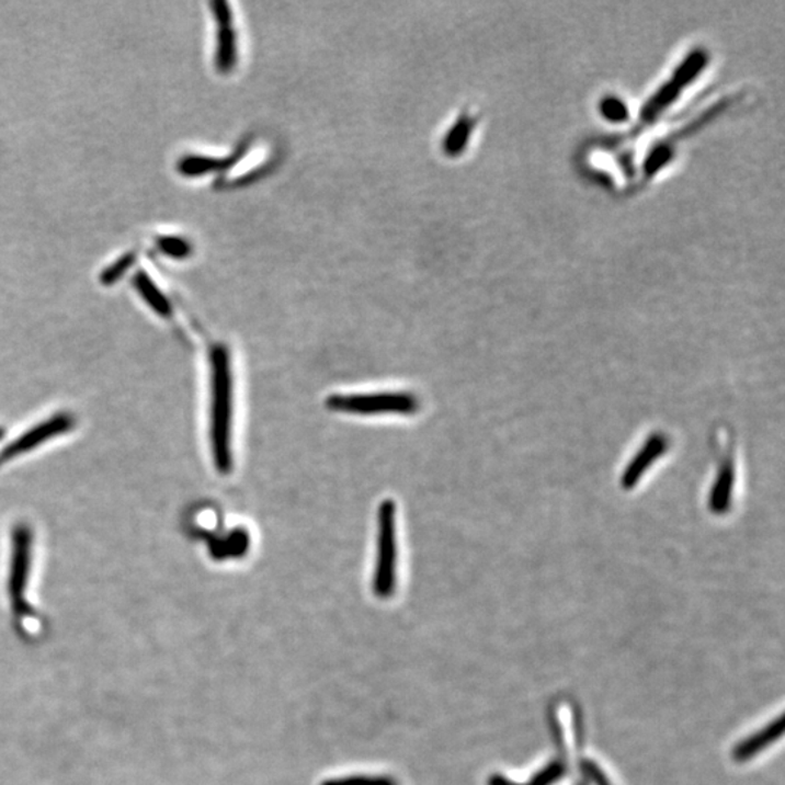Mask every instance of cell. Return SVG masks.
Masks as SVG:
<instances>
[{
    "instance_id": "6da1fadb",
    "label": "cell",
    "mask_w": 785,
    "mask_h": 785,
    "mask_svg": "<svg viewBox=\"0 0 785 785\" xmlns=\"http://www.w3.org/2000/svg\"><path fill=\"white\" fill-rule=\"evenodd\" d=\"M208 441L214 468L220 475L234 470L235 382L231 352L226 343L209 348Z\"/></svg>"
},
{
    "instance_id": "7a4b0ae2",
    "label": "cell",
    "mask_w": 785,
    "mask_h": 785,
    "mask_svg": "<svg viewBox=\"0 0 785 785\" xmlns=\"http://www.w3.org/2000/svg\"><path fill=\"white\" fill-rule=\"evenodd\" d=\"M35 561V533L33 526L20 521L9 534L7 593L15 618H33L34 606L29 601Z\"/></svg>"
},
{
    "instance_id": "3957f363",
    "label": "cell",
    "mask_w": 785,
    "mask_h": 785,
    "mask_svg": "<svg viewBox=\"0 0 785 785\" xmlns=\"http://www.w3.org/2000/svg\"><path fill=\"white\" fill-rule=\"evenodd\" d=\"M76 425H78V419L67 410L48 414L42 421L26 428L8 444L0 445V468L7 467L8 464L16 462V459L30 456V453L46 447L52 444V441L64 439L75 431Z\"/></svg>"
},
{
    "instance_id": "277c9868",
    "label": "cell",
    "mask_w": 785,
    "mask_h": 785,
    "mask_svg": "<svg viewBox=\"0 0 785 785\" xmlns=\"http://www.w3.org/2000/svg\"><path fill=\"white\" fill-rule=\"evenodd\" d=\"M214 22L213 64L218 75H234L242 61V31L234 3H212Z\"/></svg>"
},
{
    "instance_id": "5b68a950",
    "label": "cell",
    "mask_w": 785,
    "mask_h": 785,
    "mask_svg": "<svg viewBox=\"0 0 785 785\" xmlns=\"http://www.w3.org/2000/svg\"><path fill=\"white\" fill-rule=\"evenodd\" d=\"M397 573V521L396 505L391 499L382 502L377 512V559L373 589L378 598H389L395 592Z\"/></svg>"
},
{
    "instance_id": "8992f818",
    "label": "cell",
    "mask_w": 785,
    "mask_h": 785,
    "mask_svg": "<svg viewBox=\"0 0 785 785\" xmlns=\"http://www.w3.org/2000/svg\"><path fill=\"white\" fill-rule=\"evenodd\" d=\"M333 412L374 417V414H412L419 409V400L410 392L382 391L359 395H333L327 400Z\"/></svg>"
},
{
    "instance_id": "52a82bcc",
    "label": "cell",
    "mask_w": 785,
    "mask_h": 785,
    "mask_svg": "<svg viewBox=\"0 0 785 785\" xmlns=\"http://www.w3.org/2000/svg\"><path fill=\"white\" fill-rule=\"evenodd\" d=\"M476 118L471 114H459L456 122L452 124L441 136L440 150L445 158L454 159L464 153L471 134L475 132Z\"/></svg>"
},
{
    "instance_id": "ba28073f",
    "label": "cell",
    "mask_w": 785,
    "mask_h": 785,
    "mask_svg": "<svg viewBox=\"0 0 785 785\" xmlns=\"http://www.w3.org/2000/svg\"><path fill=\"white\" fill-rule=\"evenodd\" d=\"M784 721L780 716L777 720L770 721L764 729L758 730L756 733L748 736L743 742L733 749V760L736 762H747L760 755L762 751L771 747L783 733Z\"/></svg>"
},
{
    "instance_id": "9c48e42d",
    "label": "cell",
    "mask_w": 785,
    "mask_h": 785,
    "mask_svg": "<svg viewBox=\"0 0 785 785\" xmlns=\"http://www.w3.org/2000/svg\"><path fill=\"white\" fill-rule=\"evenodd\" d=\"M565 774L566 762L559 758V760L548 762L546 766H543V770H539L538 773L525 784H515L503 777H492L490 778L489 785H555L560 782V778L564 777Z\"/></svg>"
},
{
    "instance_id": "30bf717a",
    "label": "cell",
    "mask_w": 785,
    "mask_h": 785,
    "mask_svg": "<svg viewBox=\"0 0 785 785\" xmlns=\"http://www.w3.org/2000/svg\"><path fill=\"white\" fill-rule=\"evenodd\" d=\"M322 785H397V783L389 777H365V775H355V777L328 780V782H325Z\"/></svg>"
},
{
    "instance_id": "8fae6325",
    "label": "cell",
    "mask_w": 785,
    "mask_h": 785,
    "mask_svg": "<svg viewBox=\"0 0 785 785\" xmlns=\"http://www.w3.org/2000/svg\"><path fill=\"white\" fill-rule=\"evenodd\" d=\"M3 436H4V432H3L2 428H0V443H2Z\"/></svg>"
}]
</instances>
